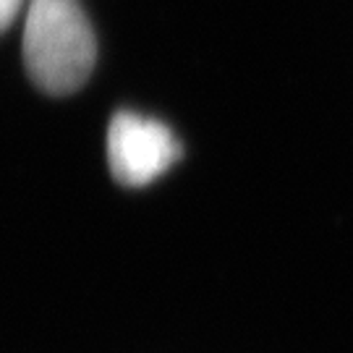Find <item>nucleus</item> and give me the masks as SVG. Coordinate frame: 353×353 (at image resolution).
<instances>
[{
	"instance_id": "1",
	"label": "nucleus",
	"mask_w": 353,
	"mask_h": 353,
	"mask_svg": "<svg viewBox=\"0 0 353 353\" xmlns=\"http://www.w3.org/2000/svg\"><path fill=\"white\" fill-rule=\"evenodd\" d=\"M24 63L50 94L79 89L94 65V34L79 0H32L24 26Z\"/></svg>"
},
{
	"instance_id": "3",
	"label": "nucleus",
	"mask_w": 353,
	"mask_h": 353,
	"mask_svg": "<svg viewBox=\"0 0 353 353\" xmlns=\"http://www.w3.org/2000/svg\"><path fill=\"white\" fill-rule=\"evenodd\" d=\"M21 3L24 0H0V29H6V26L11 24L13 16L21 8Z\"/></svg>"
},
{
	"instance_id": "2",
	"label": "nucleus",
	"mask_w": 353,
	"mask_h": 353,
	"mask_svg": "<svg viewBox=\"0 0 353 353\" xmlns=\"http://www.w3.org/2000/svg\"><path fill=\"white\" fill-rule=\"evenodd\" d=\"M181 147L168 126L144 115L121 113L108 131V157L115 178L126 186H144L178 160Z\"/></svg>"
}]
</instances>
